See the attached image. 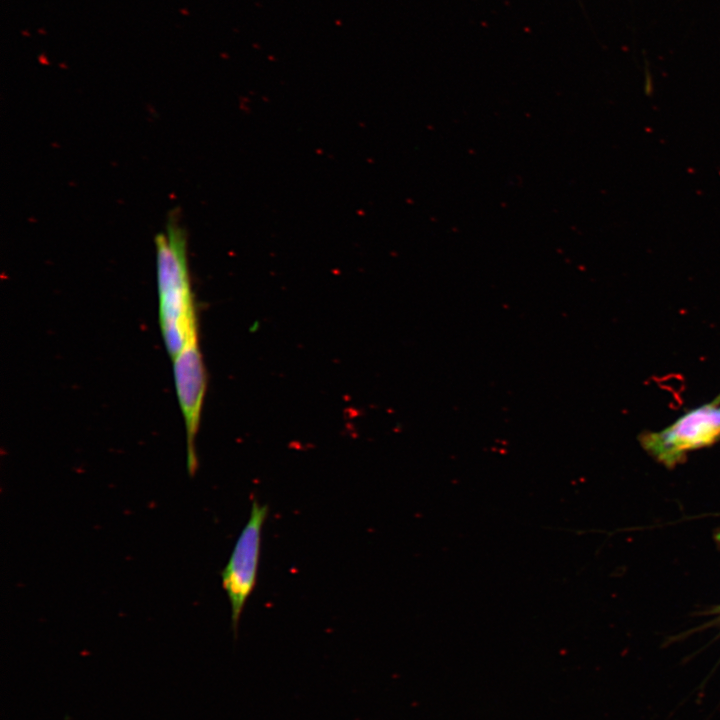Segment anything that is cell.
<instances>
[{"instance_id":"cell-1","label":"cell","mask_w":720,"mask_h":720,"mask_svg":"<svg viewBox=\"0 0 720 720\" xmlns=\"http://www.w3.org/2000/svg\"><path fill=\"white\" fill-rule=\"evenodd\" d=\"M159 323L166 349L173 359L198 340V322L189 277L186 237L175 215L166 231L155 237Z\"/></svg>"},{"instance_id":"cell-2","label":"cell","mask_w":720,"mask_h":720,"mask_svg":"<svg viewBox=\"0 0 720 720\" xmlns=\"http://www.w3.org/2000/svg\"><path fill=\"white\" fill-rule=\"evenodd\" d=\"M720 440V399L695 407L662 430L641 434V446L657 461L672 467L688 452Z\"/></svg>"},{"instance_id":"cell-3","label":"cell","mask_w":720,"mask_h":720,"mask_svg":"<svg viewBox=\"0 0 720 720\" xmlns=\"http://www.w3.org/2000/svg\"><path fill=\"white\" fill-rule=\"evenodd\" d=\"M268 516V506L257 499L252 503L248 521L239 534L228 562L221 573L222 587L231 607V625L237 633L246 601L253 592L258 573L261 534Z\"/></svg>"},{"instance_id":"cell-4","label":"cell","mask_w":720,"mask_h":720,"mask_svg":"<svg viewBox=\"0 0 720 720\" xmlns=\"http://www.w3.org/2000/svg\"><path fill=\"white\" fill-rule=\"evenodd\" d=\"M172 362L176 394L186 430L187 469L193 476L198 466L195 438L206 390V373L199 341L187 344Z\"/></svg>"},{"instance_id":"cell-5","label":"cell","mask_w":720,"mask_h":720,"mask_svg":"<svg viewBox=\"0 0 720 720\" xmlns=\"http://www.w3.org/2000/svg\"><path fill=\"white\" fill-rule=\"evenodd\" d=\"M718 398L720 399V394H719Z\"/></svg>"}]
</instances>
